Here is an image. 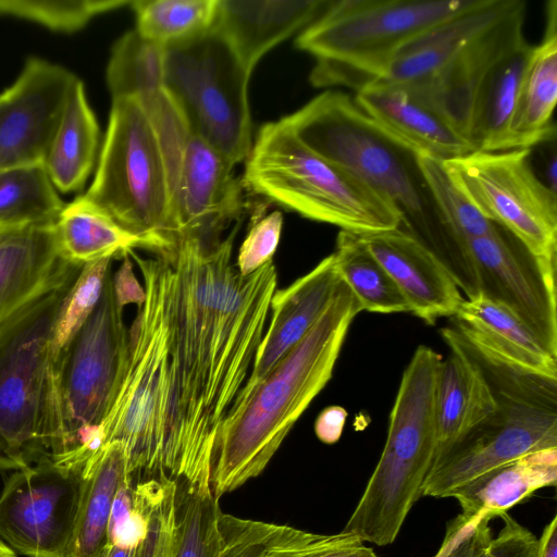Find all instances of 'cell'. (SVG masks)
Returning a JSON list of instances; mask_svg holds the SVG:
<instances>
[{"instance_id": "cell-41", "label": "cell", "mask_w": 557, "mask_h": 557, "mask_svg": "<svg viewBox=\"0 0 557 557\" xmlns=\"http://www.w3.org/2000/svg\"><path fill=\"white\" fill-rule=\"evenodd\" d=\"M129 4L125 0H0V15L34 22L54 32L73 33L97 15Z\"/></svg>"}, {"instance_id": "cell-1", "label": "cell", "mask_w": 557, "mask_h": 557, "mask_svg": "<svg viewBox=\"0 0 557 557\" xmlns=\"http://www.w3.org/2000/svg\"><path fill=\"white\" fill-rule=\"evenodd\" d=\"M240 221L216 244L176 242L169 309L170 399L163 472L211 482L220 426L246 384L276 290L273 260L249 275L233 263Z\"/></svg>"}, {"instance_id": "cell-49", "label": "cell", "mask_w": 557, "mask_h": 557, "mask_svg": "<svg viewBox=\"0 0 557 557\" xmlns=\"http://www.w3.org/2000/svg\"><path fill=\"white\" fill-rule=\"evenodd\" d=\"M534 557H557V516L545 525L536 541Z\"/></svg>"}, {"instance_id": "cell-10", "label": "cell", "mask_w": 557, "mask_h": 557, "mask_svg": "<svg viewBox=\"0 0 557 557\" xmlns=\"http://www.w3.org/2000/svg\"><path fill=\"white\" fill-rule=\"evenodd\" d=\"M478 360L494 389L497 408L435 457L423 496L445 498L497 466L557 447V381L521 375Z\"/></svg>"}, {"instance_id": "cell-3", "label": "cell", "mask_w": 557, "mask_h": 557, "mask_svg": "<svg viewBox=\"0 0 557 557\" xmlns=\"http://www.w3.org/2000/svg\"><path fill=\"white\" fill-rule=\"evenodd\" d=\"M361 307L341 283L305 337L222 422L213 450L211 487L220 497L258 476L332 376Z\"/></svg>"}, {"instance_id": "cell-32", "label": "cell", "mask_w": 557, "mask_h": 557, "mask_svg": "<svg viewBox=\"0 0 557 557\" xmlns=\"http://www.w3.org/2000/svg\"><path fill=\"white\" fill-rule=\"evenodd\" d=\"M531 49L532 45L527 41L504 58L481 87L469 137L475 150H511V123Z\"/></svg>"}, {"instance_id": "cell-46", "label": "cell", "mask_w": 557, "mask_h": 557, "mask_svg": "<svg viewBox=\"0 0 557 557\" xmlns=\"http://www.w3.org/2000/svg\"><path fill=\"white\" fill-rule=\"evenodd\" d=\"M297 557H377L376 553L358 537L339 532L327 541Z\"/></svg>"}, {"instance_id": "cell-2", "label": "cell", "mask_w": 557, "mask_h": 557, "mask_svg": "<svg viewBox=\"0 0 557 557\" xmlns=\"http://www.w3.org/2000/svg\"><path fill=\"white\" fill-rule=\"evenodd\" d=\"M283 120L313 151L388 198L403 214L399 228L443 263L467 298L479 294L468 246L438 215L417 156L386 135L354 96L325 90Z\"/></svg>"}, {"instance_id": "cell-38", "label": "cell", "mask_w": 557, "mask_h": 557, "mask_svg": "<svg viewBox=\"0 0 557 557\" xmlns=\"http://www.w3.org/2000/svg\"><path fill=\"white\" fill-rule=\"evenodd\" d=\"M164 48L143 38L135 29L112 47L107 84L112 99H143L162 89Z\"/></svg>"}, {"instance_id": "cell-50", "label": "cell", "mask_w": 557, "mask_h": 557, "mask_svg": "<svg viewBox=\"0 0 557 557\" xmlns=\"http://www.w3.org/2000/svg\"><path fill=\"white\" fill-rule=\"evenodd\" d=\"M136 547V546H135ZM135 547L107 545L102 557H134Z\"/></svg>"}, {"instance_id": "cell-14", "label": "cell", "mask_w": 557, "mask_h": 557, "mask_svg": "<svg viewBox=\"0 0 557 557\" xmlns=\"http://www.w3.org/2000/svg\"><path fill=\"white\" fill-rule=\"evenodd\" d=\"M532 149L474 150L443 161L449 175L488 220L539 260L556 264L557 197L539 178Z\"/></svg>"}, {"instance_id": "cell-47", "label": "cell", "mask_w": 557, "mask_h": 557, "mask_svg": "<svg viewBox=\"0 0 557 557\" xmlns=\"http://www.w3.org/2000/svg\"><path fill=\"white\" fill-rule=\"evenodd\" d=\"M117 271L112 274V286L117 305L124 309L129 304L139 308L146 297L145 289L136 278L133 264L128 256H124Z\"/></svg>"}, {"instance_id": "cell-33", "label": "cell", "mask_w": 557, "mask_h": 557, "mask_svg": "<svg viewBox=\"0 0 557 557\" xmlns=\"http://www.w3.org/2000/svg\"><path fill=\"white\" fill-rule=\"evenodd\" d=\"M339 278L362 310L379 313L410 312L395 282L358 234L341 231L333 252Z\"/></svg>"}, {"instance_id": "cell-39", "label": "cell", "mask_w": 557, "mask_h": 557, "mask_svg": "<svg viewBox=\"0 0 557 557\" xmlns=\"http://www.w3.org/2000/svg\"><path fill=\"white\" fill-rule=\"evenodd\" d=\"M418 165L438 215L460 240L490 235L498 227L457 186L444 162L417 156Z\"/></svg>"}, {"instance_id": "cell-7", "label": "cell", "mask_w": 557, "mask_h": 557, "mask_svg": "<svg viewBox=\"0 0 557 557\" xmlns=\"http://www.w3.org/2000/svg\"><path fill=\"white\" fill-rule=\"evenodd\" d=\"M144 277L145 300L128 329V356L116 397L98 432L106 445L124 444L128 472H163L164 423L170 399L169 309L172 264L166 257L129 253Z\"/></svg>"}, {"instance_id": "cell-20", "label": "cell", "mask_w": 557, "mask_h": 557, "mask_svg": "<svg viewBox=\"0 0 557 557\" xmlns=\"http://www.w3.org/2000/svg\"><path fill=\"white\" fill-rule=\"evenodd\" d=\"M333 253L283 289L270 304V322L258 347L245 386L231 410L300 342L330 305L338 285ZM230 410V411H231Z\"/></svg>"}, {"instance_id": "cell-16", "label": "cell", "mask_w": 557, "mask_h": 557, "mask_svg": "<svg viewBox=\"0 0 557 557\" xmlns=\"http://www.w3.org/2000/svg\"><path fill=\"white\" fill-rule=\"evenodd\" d=\"M466 243L480 294L510 309L557 356L556 264L532 256L500 226Z\"/></svg>"}, {"instance_id": "cell-25", "label": "cell", "mask_w": 557, "mask_h": 557, "mask_svg": "<svg viewBox=\"0 0 557 557\" xmlns=\"http://www.w3.org/2000/svg\"><path fill=\"white\" fill-rule=\"evenodd\" d=\"M441 333L449 352L442 360L437 377L435 457L490 418L497 408L494 389L478 358L455 330L445 329Z\"/></svg>"}, {"instance_id": "cell-40", "label": "cell", "mask_w": 557, "mask_h": 557, "mask_svg": "<svg viewBox=\"0 0 557 557\" xmlns=\"http://www.w3.org/2000/svg\"><path fill=\"white\" fill-rule=\"evenodd\" d=\"M112 258H103L82 268L55 319L49 349L54 363L96 309L111 272Z\"/></svg>"}, {"instance_id": "cell-30", "label": "cell", "mask_w": 557, "mask_h": 557, "mask_svg": "<svg viewBox=\"0 0 557 557\" xmlns=\"http://www.w3.org/2000/svg\"><path fill=\"white\" fill-rule=\"evenodd\" d=\"M100 129L83 82L76 77L49 144L44 166L55 189L79 191L97 159Z\"/></svg>"}, {"instance_id": "cell-35", "label": "cell", "mask_w": 557, "mask_h": 557, "mask_svg": "<svg viewBox=\"0 0 557 557\" xmlns=\"http://www.w3.org/2000/svg\"><path fill=\"white\" fill-rule=\"evenodd\" d=\"M135 30L163 48L197 38L215 25L219 0H136Z\"/></svg>"}, {"instance_id": "cell-15", "label": "cell", "mask_w": 557, "mask_h": 557, "mask_svg": "<svg viewBox=\"0 0 557 557\" xmlns=\"http://www.w3.org/2000/svg\"><path fill=\"white\" fill-rule=\"evenodd\" d=\"M83 474L49 457L13 471L0 493V536L26 557H72Z\"/></svg>"}, {"instance_id": "cell-29", "label": "cell", "mask_w": 557, "mask_h": 557, "mask_svg": "<svg viewBox=\"0 0 557 557\" xmlns=\"http://www.w3.org/2000/svg\"><path fill=\"white\" fill-rule=\"evenodd\" d=\"M54 228L61 256L78 265L123 258L137 248L163 253L159 244L127 231L85 195L64 205Z\"/></svg>"}, {"instance_id": "cell-45", "label": "cell", "mask_w": 557, "mask_h": 557, "mask_svg": "<svg viewBox=\"0 0 557 557\" xmlns=\"http://www.w3.org/2000/svg\"><path fill=\"white\" fill-rule=\"evenodd\" d=\"M500 518L503 528L478 557H534L535 535L507 513Z\"/></svg>"}, {"instance_id": "cell-31", "label": "cell", "mask_w": 557, "mask_h": 557, "mask_svg": "<svg viewBox=\"0 0 557 557\" xmlns=\"http://www.w3.org/2000/svg\"><path fill=\"white\" fill-rule=\"evenodd\" d=\"M83 490L72 542V557H102L114 497L132 478L128 457L120 441L108 443L83 471Z\"/></svg>"}, {"instance_id": "cell-5", "label": "cell", "mask_w": 557, "mask_h": 557, "mask_svg": "<svg viewBox=\"0 0 557 557\" xmlns=\"http://www.w3.org/2000/svg\"><path fill=\"white\" fill-rule=\"evenodd\" d=\"M442 356L420 345L406 367L376 467L343 532L361 542H395L412 506L423 496L436 453V386Z\"/></svg>"}, {"instance_id": "cell-23", "label": "cell", "mask_w": 557, "mask_h": 557, "mask_svg": "<svg viewBox=\"0 0 557 557\" xmlns=\"http://www.w3.org/2000/svg\"><path fill=\"white\" fill-rule=\"evenodd\" d=\"M54 223L0 233V323L84 267L63 259Z\"/></svg>"}, {"instance_id": "cell-52", "label": "cell", "mask_w": 557, "mask_h": 557, "mask_svg": "<svg viewBox=\"0 0 557 557\" xmlns=\"http://www.w3.org/2000/svg\"><path fill=\"white\" fill-rule=\"evenodd\" d=\"M4 228H9V227L0 226V233H1Z\"/></svg>"}, {"instance_id": "cell-11", "label": "cell", "mask_w": 557, "mask_h": 557, "mask_svg": "<svg viewBox=\"0 0 557 557\" xmlns=\"http://www.w3.org/2000/svg\"><path fill=\"white\" fill-rule=\"evenodd\" d=\"M82 268L0 323V471L24 469L48 457L44 412L50 343Z\"/></svg>"}, {"instance_id": "cell-28", "label": "cell", "mask_w": 557, "mask_h": 557, "mask_svg": "<svg viewBox=\"0 0 557 557\" xmlns=\"http://www.w3.org/2000/svg\"><path fill=\"white\" fill-rule=\"evenodd\" d=\"M557 100V9L546 7L542 41L532 46L521 78L511 123V150L532 149L555 135L553 112Z\"/></svg>"}, {"instance_id": "cell-42", "label": "cell", "mask_w": 557, "mask_h": 557, "mask_svg": "<svg viewBox=\"0 0 557 557\" xmlns=\"http://www.w3.org/2000/svg\"><path fill=\"white\" fill-rule=\"evenodd\" d=\"M176 482L164 478L162 490L151 508L144 536L134 557H175Z\"/></svg>"}, {"instance_id": "cell-17", "label": "cell", "mask_w": 557, "mask_h": 557, "mask_svg": "<svg viewBox=\"0 0 557 557\" xmlns=\"http://www.w3.org/2000/svg\"><path fill=\"white\" fill-rule=\"evenodd\" d=\"M75 79L44 59L26 61L17 79L0 94V171L44 163Z\"/></svg>"}, {"instance_id": "cell-44", "label": "cell", "mask_w": 557, "mask_h": 557, "mask_svg": "<svg viewBox=\"0 0 557 557\" xmlns=\"http://www.w3.org/2000/svg\"><path fill=\"white\" fill-rule=\"evenodd\" d=\"M487 517L459 513L447 523L442 544L433 557H478L493 539Z\"/></svg>"}, {"instance_id": "cell-26", "label": "cell", "mask_w": 557, "mask_h": 557, "mask_svg": "<svg viewBox=\"0 0 557 557\" xmlns=\"http://www.w3.org/2000/svg\"><path fill=\"white\" fill-rule=\"evenodd\" d=\"M324 0H219L214 29L251 74L260 59L326 8Z\"/></svg>"}, {"instance_id": "cell-34", "label": "cell", "mask_w": 557, "mask_h": 557, "mask_svg": "<svg viewBox=\"0 0 557 557\" xmlns=\"http://www.w3.org/2000/svg\"><path fill=\"white\" fill-rule=\"evenodd\" d=\"M64 205L44 163L0 171V226L53 223Z\"/></svg>"}, {"instance_id": "cell-51", "label": "cell", "mask_w": 557, "mask_h": 557, "mask_svg": "<svg viewBox=\"0 0 557 557\" xmlns=\"http://www.w3.org/2000/svg\"><path fill=\"white\" fill-rule=\"evenodd\" d=\"M0 557H17L14 549L0 540Z\"/></svg>"}, {"instance_id": "cell-19", "label": "cell", "mask_w": 557, "mask_h": 557, "mask_svg": "<svg viewBox=\"0 0 557 557\" xmlns=\"http://www.w3.org/2000/svg\"><path fill=\"white\" fill-rule=\"evenodd\" d=\"M462 343L483 362L521 375L557 381V356L506 306L479 294L454 315Z\"/></svg>"}, {"instance_id": "cell-37", "label": "cell", "mask_w": 557, "mask_h": 557, "mask_svg": "<svg viewBox=\"0 0 557 557\" xmlns=\"http://www.w3.org/2000/svg\"><path fill=\"white\" fill-rule=\"evenodd\" d=\"M221 513L210 482H176L175 557H220Z\"/></svg>"}, {"instance_id": "cell-36", "label": "cell", "mask_w": 557, "mask_h": 557, "mask_svg": "<svg viewBox=\"0 0 557 557\" xmlns=\"http://www.w3.org/2000/svg\"><path fill=\"white\" fill-rule=\"evenodd\" d=\"M220 529L223 540L220 557H297L331 536L223 512Z\"/></svg>"}, {"instance_id": "cell-18", "label": "cell", "mask_w": 557, "mask_h": 557, "mask_svg": "<svg viewBox=\"0 0 557 557\" xmlns=\"http://www.w3.org/2000/svg\"><path fill=\"white\" fill-rule=\"evenodd\" d=\"M527 2L467 44L413 99L443 117L469 141L478 94L494 67L527 42L523 26Z\"/></svg>"}, {"instance_id": "cell-4", "label": "cell", "mask_w": 557, "mask_h": 557, "mask_svg": "<svg viewBox=\"0 0 557 557\" xmlns=\"http://www.w3.org/2000/svg\"><path fill=\"white\" fill-rule=\"evenodd\" d=\"M242 184L288 210L354 234L395 230L399 209L385 196L302 143L282 119L262 125Z\"/></svg>"}, {"instance_id": "cell-24", "label": "cell", "mask_w": 557, "mask_h": 557, "mask_svg": "<svg viewBox=\"0 0 557 557\" xmlns=\"http://www.w3.org/2000/svg\"><path fill=\"white\" fill-rule=\"evenodd\" d=\"M354 99L386 135L416 156L447 161L475 150L443 117L401 88L373 84L355 92Z\"/></svg>"}, {"instance_id": "cell-27", "label": "cell", "mask_w": 557, "mask_h": 557, "mask_svg": "<svg viewBox=\"0 0 557 557\" xmlns=\"http://www.w3.org/2000/svg\"><path fill=\"white\" fill-rule=\"evenodd\" d=\"M557 447L497 466L451 491L465 517H502L535 491L556 486Z\"/></svg>"}, {"instance_id": "cell-22", "label": "cell", "mask_w": 557, "mask_h": 557, "mask_svg": "<svg viewBox=\"0 0 557 557\" xmlns=\"http://www.w3.org/2000/svg\"><path fill=\"white\" fill-rule=\"evenodd\" d=\"M519 0H476L466 11L407 42L395 54L382 79L413 94L431 82L473 38L506 16ZM373 85V84H372Z\"/></svg>"}, {"instance_id": "cell-13", "label": "cell", "mask_w": 557, "mask_h": 557, "mask_svg": "<svg viewBox=\"0 0 557 557\" xmlns=\"http://www.w3.org/2000/svg\"><path fill=\"white\" fill-rule=\"evenodd\" d=\"M139 101L161 145L175 244L181 238L219 243L243 211V184L235 166L188 128L164 87Z\"/></svg>"}, {"instance_id": "cell-21", "label": "cell", "mask_w": 557, "mask_h": 557, "mask_svg": "<svg viewBox=\"0 0 557 557\" xmlns=\"http://www.w3.org/2000/svg\"><path fill=\"white\" fill-rule=\"evenodd\" d=\"M388 272L410 307L428 324L454 317L465 299L443 263L401 228L358 234Z\"/></svg>"}, {"instance_id": "cell-48", "label": "cell", "mask_w": 557, "mask_h": 557, "mask_svg": "<svg viewBox=\"0 0 557 557\" xmlns=\"http://www.w3.org/2000/svg\"><path fill=\"white\" fill-rule=\"evenodd\" d=\"M347 411L339 406H330L318 416L314 432L318 438L325 444L336 443L343 432Z\"/></svg>"}, {"instance_id": "cell-9", "label": "cell", "mask_w": 557, "mask_h": 557, "mask_svg": "<svg viewBox=\"0 0 557 557\" xmlns=\"http://www.w3.org/2000/svg\"><path fill=\"white\" fill-rule=\"evenodd\" d=\"M121 226L174 251L170 189L161 145L144 104L112 99L94 180L84 194Z\"/></svg>"}, {"instance_id": "cell-43", "label": "cell", "mask_w": 557, "mask_h": 557, "mask_svg": "<svg viewBox=\"0 0 557 557\" xmlns=\"http://www.w3.org/2000/svg\"><path fill=\"white\" fill-rule=\"evenodd\" d=\"M283 228V214L273 211L269 214L257 212L252 215L251 226L242 243L235 265L244 276L260 269L273 260Z\"/></svg>"}, {"instance_id": "cell-6", "label": "cell", "mask_w": 557, "mask_h": 557, "mask_svg": "<svg viewBox=\"0 0 557 557\" xmlns=\"http://www.w3.org/2000/svg\"><path fill=\"white\" fill-rule=\"evenodd\" d=\"M476 0H332L296 39L315 63V87L355 92L379 82L407 42Z\"/></svg>"}, {"instance_id": "cell-8", "label": "cell", "mask_w": 557, "mask_h": 557, "mask_svg": "<svg viewBox=\"0 0 557 557\" xmlns=\"http://www.w3.org/2000/svg\"><path fill=\"white\" fill-rule=\"evenodd\" d=\"M128 356V329L109 273L101 298L54 363H49L45 440L49 458L60 463L75 433L99 425L119 392Z\"/></svg>"}, {"instance_id": "cell-12", "label": "cell", "mask_w": 557, "mask_h": 557, "mask_svg": "<svg viewBox=\"0 0 557 557\" xmlns=\"http://www.w3.org/2000/svg\"><path fill=\"white\" fill-rule=\"evenodd\" d=\"M250 75L214 27L164 48L165 91L188 128L234 166L252 147Z\"/></svg>"}]
</instances>
